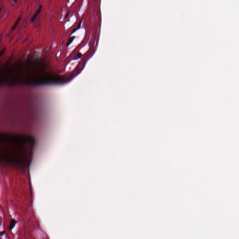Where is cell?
Wrapping results in <instances>:
<instances>
[{
	"mask_svg": "<svg viewBox=\"0 0 239 239\" xmlns=\"http://www.w3.org/2000/svg\"><path fill=\"white\" fill-rule=\"evenodd\" d=\"M41 9H42V7L41 6H39L38 10L36 11V12H35V13L34 14V15L32 17L31 19V22H33L34 21H35V19H36L37 17L38 16L39 14V13L41 11Z\"/></svg>",
	"mask_w": 239,
	"mask_h": 239,
	"instance_id": "obj_1",
	"label": "cell"
},
{
	"mask_svg": "<svg viewBox=\"0 0 239 239\" xmlns=\"http://www.w3.org/2000/svg\"><path fill=\"white\" fill-rule=\"evenodd\" d=\"M21 19H22V16H20L19 17H18V18L16 21V22H15L14 24H13V26H12V27L11 28V30L12 31L14 30H15L17 27L18 24H19V23H20V22H21Z\"/></svg>",
	"mask_w": 239,
	"mask_h": 239,
	"instance_id": "obj_2",
	"label": "cell"
},
{
	"mask_svg": "<svg viewBox=\"0 0 239 239\" xmlns=\"http://www.w3.org/2000/svg\"><path fill=\"white\" fill-rule=\"evenodd\" d=\"M17 222L15 220V219H12L10 221V226H9V229L10 230H12V229H13L15 227V225H16Z\"/></svg>",
	"mask_w": 239,
	"mask_h": 239,
	"instance_id": "obj_3",
	"label": "cell"
},
{
	"mask_svg": "<svg viewBox=\"0 0 239 239\" xmlns=\"http://www.w3.org/2000/svg\"><path fill=\"white\" fill-rule=\"evenodd\" d=\"M5 50H6V49H5V48H3L2 50H0V58L1 57H2V56H3V55L5 53Z\"/></svg>",
	"mask_w": 239,
	"mask_h": 239,
	"instance_id": "obj_4",
	"label": "cell"
},
{
	"mask_svg": "<svg viewBox=\"0 0 239 239\" xmlns=\"http://www.w3.org/2000/svg\"><path fill=\"white\" fill-rule=\"evenodd\" d=\"M1 10H2V7H0V12H1Z\"/></svg>",
	"mask_w": 239,
	"mask_h": 239,
	"instance_id": "obj_5",
	"label": "cell"
}]
</instances>
